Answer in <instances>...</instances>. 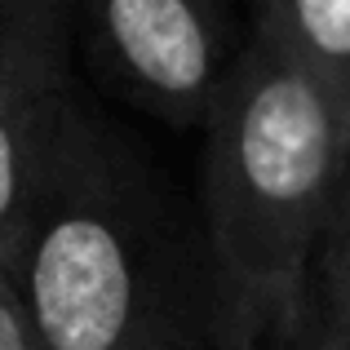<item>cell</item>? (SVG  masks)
I'll return each mask as SVG.
<instances>
[{"label":"cell","mask_w":350,"mask_h":350,"mask_svg":"<svg viewBox=\"0 0 350 350\" xmlns=\"http://www.w3.org/2000/svg\"><path fill=\"white\" fill-rule=\"evenodd\" d=\"M350 169V120L253 31L204 116V235L226 350H293L315 319V253Z\"/></svg>","instance_id":"1"},{"label":"cell","mask_w":350,"mask_h":350,"mask_svg":"<svg viewBox=\"0 0 350 350\" xmlns=\"http://www.w3.org/2000/svg\"><path fill=\"white\" fill-rule=\"evenodd\" d=\"M5 275L36 350H191L151 187L85 111Z\"/></svg>","instance_id":"2"},{"label":"cell","mask_w":350,"mask_h":350,"mask_svg":"<svg viewBox=\"0 0 350 350\" xmlns=\"http://www.w3.org/2000/svg\"><path fill=\"white\" fill-rule=\"evenodd\" d=\"M85 27L116 85L173 124H204L235 62L222 0H85Z\"/></svg>","instance_id":"3"},{"label":"cell","mask_w":350,"mask_h":350,"mask_svg":"<svg viewBox=\"0 0 350 350\" xmlns=\"http://www.w3.org/2000/svg\"><path fill=\"white\" fill-rule=\"evenodd\" d=\"M85 107L67 89L0 94V271L18 248Z\"/></svg>","instance_id":"4"},{"label":"cell","mask_w":350,"mask_h":350,"mask_svg":"<svg viewBox=\"0 0 350 350\" xmlns=\"http://www.w3.org/2000/svg\"><path fill=\"white\" fill-rule=\"evenodd\" d=\"M257 31L310 71L350 120V0H257Z\"/></svg>","instance_id":"5"},{"label":"cell","mask_w":350,"mask_h":350,"mask_svg":"<svg viewBox=\"0 0 350 350\" xmlns=\"http://www.w3.org/2000/svg\"><path fill=\"white\" fill-rule=\"evenodd\" d=\"M67 0H0V94L67 89Z\"/></svg>","instance_id":"6"},{"label":"cell","mask_w":350,"mask_h":350,"mask_svg":"<svg viewBox=\"0 0 350 350\" xmlns=\"http://www.w3.org/2000/svg\"><path fill=\"white\" fill-rule=\"evenodd\" d=\"M315 319L350 342V169L315 253Z\"/></svg>","instance_id":"7"},{"label":"cell","mask_w":350,"mask_h":350,"mask_svg":"<svg viewBox=\"0 0 350 350\" xmlns=\"http://www.w3.org/2000/svg\"><path fill=\"white\" fill-rule=\"evenodd\" d=\"M0 350H36L27 310H23V301H18L5 271H0Z\"/></svg>","instance_id":"8"},{"label":"cell","mask_w":350,"mask_h":350,"mask_svg":"<svg viewBox=\"0 0 350 350\" xmlns=\"http://www.w3.org/2000/svg\"><path fill=\"white\" fill-rule=\"evenodd\" d=\"M293 350H350V342L342 333H333L328 324H319V319H310V328L301 333V342Z\"/></svg>","instance_id":"9"},{"label":"cell","mask_w":350,"mask_h":350,"mask_svg":"<svg viewBox=\"0 0 350 350\" xmlns=\"http://www.w3.org/2000/svg\"><path fill=\"white\" fill-rule=\"evenodd\" d=\"M191 350H196V346H191Z\"/></svg>","instance_id":"10"}]
</instances>
